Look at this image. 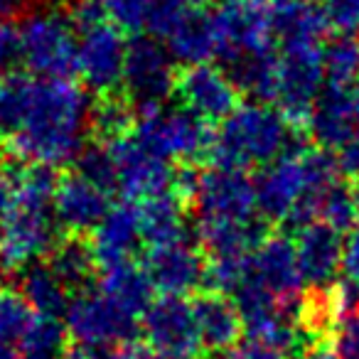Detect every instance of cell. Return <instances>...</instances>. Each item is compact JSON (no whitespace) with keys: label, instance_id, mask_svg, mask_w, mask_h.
Here are the masks:
<instances>
[{"label":"cell","instance_id":"obj_18","mask_svg":"<svg viewBox=\"0 0 359 359\" xmlns=\"http://www.w3.org/2000/svg\"><path fill=\"white\" fill-rule=\"evenodd\" d=\"M236 91H239V86L234 84L229 72L215 65L190 67L177 81L180 104L207 123H212V121L222 123L239 106Z\"/></svg>","mask_w":359,"mask_h":359},{"label":"cell","instance_id":"obj_10","mask_svg":"<svg viewBox=\"0 0 359 359\" xmlns=\"http://www.w3.org/2000/svg\"><path fill=\"white\" fill-rule=\"evenodd\" d=\"M212 18L217 30V60L226 62V69L276 47L269 3L264 0H224L212 11Z\"/></svg>","mask_w":359,"mask_h":359},{"label":"cell","instance_id":"obj_47","mask_svg":"<svg viewBox=\"0 0 359 359\" xmlns=\"http://www.w3.org/2000/svg\"><path fill=\"white\" fill-rule=\"evenodd\" d=\"M352 104H354V114H357V121H359V89L352 91Z\"/></svg>","mask_w":359,"mask_h":359},{"label":"cell","instance_id":"obj_20","mask_svg":"<svg viewBox=\"0 0 359 359\" xmlns=\"http://www.w3.org/2000/svg\"><path fill=\"white\" fill-rule=\"evenodd\" d=\"M121 30L165 40L175 22L185 15L197 0H91Z\"/></svg>","mask_w":359,"mask_h":359},{"label":"cell","instance_id":"obj_11","mask_svg":"<svg viewBox=\"0 0 359 359\" xmlns=\"http://www.w3.org/2000/svg\"><path fill=\"white\" fill-rule=\"evenodd\" d=\"M104 145L111 160L114 192H121L133 202L175 192L180 182L175 165L150 153L133 135H121V138L106 140Z\"/></svg>","mask_w":359,"mask_h":359},{"label":"cell","instance_id":"obj_35","mask_svg":"<svg viewBox=\"0 0 359 359\" xmlns=\"http://www.w3.org/2000/svg\"><path fill=\"white\" fill-rule=\"evenodd\" d=\"M327 27L337 35H354L359 30V0H318Z\"/></svg>","mask_w":359,"mask_h":359},{"label":"cell","instance_id":"obj_14","mask_svg":"<svg viewBox=\"0 0 359 359\" xmlns=\"http://www.w3.org/2000/svg\"><path fill=\"white\" fill-rule=\"evenodd\" d=\"M143 269L155 290L172 298H185L207 280L210 264L205 261L200 241L187 234L168 244L150 246Z\"/></svg>","mask_w":359,"mask_h":359},{"label":"cell","instance_id":"obj_22","mask_svg":"<svg viewBox=\"0 0 359 359\" xmlns=\"http://www.w3.org/2000/svg\"><path fill=\"white\" fill-rule=\"evenodd\" d=\"M170 55L175 57L177 65L200 67L212 65L217 60V30H215V18L212 11L195 6L175 22V27L165 37Z\"/></svg>","mask_w":359,"mask_h":359},{"label":"cell","instance_id":"obj_15","mask_svg":"<svg viewBox=\"0 0 359 359\" xmlns=\"http://www.w3.org/2000/svg\"><path fill=\"white\" fill-rule=\"evenodd\" d=\"M246 278L269 290L280 303L300 305L305 280L298 266L295 241L288 236H266L259 249L249 254Z\"/></svg>","mask_w":359,"mask_h":359},{"label":"cell","instance_id":"obj_49","mask_svg":"<svg viewBox=\"0 0 359 359\" xmlns=\"http://www.w3.org/2000/svg\"><path fill=\"white\" fill-rule=\"evenodd\" d=\"M264 3H276V0H264Z\"/></svg>","mask_w":359,"mask_h":359},{"label":"cell","instance_id":"obj_19","mask_svg":"<svg viewBox=\"0 0 359 359\" xmlns=\"http://www.w3.org/2000/svg\"><path fill=\"white\" fill-rule=\"evenodd\" d=\"M295 254L305 285L327 290L339 278L344 256V236L325 222H310L295 234Z\"/></svg>","mask_w":359,"mask_h":359},{"label":"cell","instance_id":"obj_39","mask_svg":"<svg viewBox=\"0 0 359 359\" xmlns=\"http://www.w3.org/2000/svg\"><path fill=\"white\" fill-rule=\"evenodd\" d=\"M18 60V30L8 22H0V84L11 76V67Z\"/></svg>","mask_w":359,"mask_h":359},{"label":"cell","instance_id":"obj_40","mask_svg":"<svg viewBox=\"0 0 359 359\" xmlns=\"http://www.w3.org/2000/svg\"><path fill=\"white\" fill-rule=\"evenodd\" d=\"M334 160H337L339 172H344L347 177L359 180V128L334 150Z\"/></svg>","mask_w":359,"mask_h":359},{"label":"cell","instance_id":"obj_3","mask_svg":"<svg viewBox=\"0 0 359 359\" xmlns=\"http://www.w3.org/2000/svg\"><path fill=\"white\" fill-rule=\"evenodd\" d=\"M8 180V205L0 219V269L27 271L60 246L55 215L57 180L50 170L22 165Z\"/></svg>","mask_w":359,"mask_h":359},{"label":"cell","instance_id":"obj_4","mask_svg":"<svg viewBox=\"0 0 359 359\" xmlns=\"http://www.w3.org/2000/svg\"><path fill=\"white\" fill-rule=\"evenodd\" d=\"M337 160L323 148H293L256 177V202L266 222L305 226L320 212L337 182Z\"/></svg>","mask_w":359,"mask_h":359},{"label":"cell","instance_id":"obj_29","mask_svg":"<svg viewBox=\"0 0 359 359\" xmlns=\"http://www.w3.org/2000/svg\"><path fill=\"white\" fill-rule=\"evenodd\" d=\"M325 84L330 89H359V40L354 35H337L325 47Z\"/></svg>","mask_w":359,"mask_h":359},{"label":"cell","instance_id":"obj_41","mask_svg":"<svg viewBox=\"0 0 359 359\" xmlns=\"http://www.w3.org/2000/svg\"><path fill=\"white\" fill-rule=\"evenodd\" d=\"M344 276L359 280V224L344 236V256H342Z\"/></svg>","mask_w":359,"mask_h":359},{"label":"cell","instance_id":"obj_21","mask_svg":"<svg viewBox=\"0 0 359 359\" xmlns=\"http://www.w3.org/2000/svg\"><path fill=\"white\" fill-rule=\"evenodd\" d=\"M271 32L278 50L325 47L327 20L318 0H276L269 3Z\"/></svg>","mask_w":359,"mask_h":359},{"label":"cell","instance_id":"obj_26","mask_svg":"<svg viewBox=\"0 0 359 359\" xmlns=\"http://www.w3.org/2000/svg\"><path fill=\"white\" fill-rule=\"evenodd\" d=\"M138 212L148 249L187 236L185 205H182V197L177 192H165V195H155L148 200H138Z\"/></svg>","mask_w":359,"mask_h":359},{"label":"cell","instance_id":"obj_9","mask_svg":"<svg viewBox=\"0 0 359 359\" xmlns=\"http://www.w3.org/2000/svg\"><path fill=\"white\" fill-rule=\"evenodd\" d=\"M65 327L79 347H121L133 344L140 332L138 315L126 310L101 288H84L72 295Z\"/></svg>","mask_w":359,"mask_h":359},{"label":"cell","instance_id":"obj_30","mask_svg":"<svg viewBox=\"0 0 359 359\" xmlns=\"http://www.w3.org/2000/svg\"><path fill=\"white\" fill-rule=\"evenodd\" d=\"M50 266L57 271L62 280L69 285V290L81 288L86 283V278L91 276V271L96 269L91 249L81 241H62L55 249V254L50 256Z\"/></svg>","mask_w":359,"mask_h":359},{"label":"cell","instance_id":"obj_34","mask_svg":"<svg viewBox=\"0 0 359 359\" xmlns=\"http://www.w3.org/2000/svg\"><path fill=\"white\" fill-rule=\"evenodd\" d=\"M133 123H135V116L130 114L128 104L121 99H106L94 109V128L106 140L128 135L126 130L133 128Z\"/></svg>","mask_w":359,"mask_h":359},{"label":"cell","instance_id":"obj_5","mask_svg":"<svg viewBox=\"0 0 359 359\" xmlns=\"http://www.w3.org/2000/svg\"><path fill=\"white\" fill-rule=\"evenodd\" d=\"M295 145L293 121L273 104L244 101L212 133V160L217 168L249 172L269 168Z\"/></svg>","mask_w":359,"mask_h":359},{"label":"cell","instance_id":"obj_25","mask_svg":"<svg viewBox=\"0 0 359 359\" xmlns=\"http://www.w3.org/2000/svg\"><path fill=\"white\" fill-rule=\"evenodd\" d=\"M20 295L35 310V315H45V318H60V315L65 318L72 300L69 285L57 276L50 261H40V264L22 271Z\"/></svg>","mask_w":359,"mask_h":359},{"label":"cell","instance_id":"obj_13","mask_svg":"<svg viewBox=\"0 0 359 359\" xmlns=\"http://www.w3.org/2000/svg\"><path fill=\"white\" fill-rule=\"evenodd\" d=\"M177 62L168 45L158 37L140 35L128 45L123 69V91L140 109L165 104L170 94L177 91Z\"/></svg>","mask_w":359,"mask_h":359},{"label":"cell","instance_id":"obj_1","mask_svg":"<svg viewBox=\"0 0 359 359\" xmlns=\"http://www.w3.org/2000/svg\"><path fill=\"white\" fill-rule=\"evenodd\" d=\"M91 96L72 79L11 74L0 84V140L20 165L62 168L86 153Z\"/></svg>","mask_w":359,"mask_h":359},{"label":"cell","instance_id":"obj_28","mask_svg":"<svg viewBox=\"0 0 359 359\" xmlns=\"http://www.w3.org/2000/svg\"><path fill=\"white\" fill-rule=\"evenodd\" d=\"M69 339V332L60 318L37 315L30 330L18 342V354H20V359H67V354H69L67 342Z\"/></svg>","mask_w":359,"mask_h":359},{"label":"cell","instance_id":"obj_31","mask_svg":"<svg viewBox=\"0 0 359 359\" xmlns=\"http://www.w3.org/2000/svg\"><path fill=\"white\" fill-rule=\"evenodd\" d=\"M35 318V310L27 305V300L20 293L0 295V339L3 342H20Z\"/></svg>","mask_w":359,"mask_h":359},{"label":"cell","instance_id":"obj_32","mask_svg":"<svg viewBox=\"0 0 359 359\" xmlns=\"http://www.w3.org/2000/svg\"><path fill=\"white\" fill-rule=\"evenodd\" d=\"M359 313V280L349 278V276H339L323 295V305L315 320H323L325 315L332 318L334 323L349 315Z\"/></svg>","mask_w":359,"mask_h":359},{"label":"cell","instance_id":"obj_37","mask_svg":"<svg viewBox=\"0 0 359 359\" xmlns=\"http://www.w3.org/2000/svg\"><path fill=\"white\" fill-rule=\"evenodd\" d=\"M67 359H155L150 352L135 347V344H121V347H76L69 349Z\"/></svg>","mask_w":359,"mask_h":359},{"label":"cell","instance_id":"obj_36","mask_svg":"<svg viewBox=\"0 0 359 359\" xmlns=\"http://www.w3.org/2000/svg\"><path fill=\"white\" fill-rule=\"evenodd\" d=\"M334 359H359V313L334 323L330 334Z\"/></svg>","mask_w":359,"mask_h":359},{"label":"cell","instance_id":"obj_33","mask_svg":"<svg viewBox=\"0 0 359 359\" xmlns=\"http://www.w3.org/2000/svg\"><path fill=\"white\" fill-rule=\"evenodd\" d=\"M318 222L330 224L332 229H337L339 234H349V231L357 226L359 215H357V207H354L352 192H349L347 185H334V190L330 192L327 200H325Z\"/></svg>","mask_w":359,"mask_h":359},{"label":"cell","instance_id":"obj_38","mask_svg":"<svg viewBox=\"0 0 359 359\" xmlns=\"http://www.w3.org/2000/svg\"><path fill=\"white\" fill-rule=\"evenodd\" d=\"M224 359H288V354L271 347L269 342H261V339L244 334L234 347L226 349Z\"/></svg>","mask_w":359,"mask_h":359},{"label":"cell","instance_id":"obj_46","mask_svg":"<svg viewBox=\"0 0 359 359\" xmlns=\"http://www.w3.org/2000/svg\"><path fill=\"white\" fill-rule=\"evenodd\" d=\"M349 192H352L354 207H357V215H359V180H352V185H349Z\"/></svg>","mask_w":359,"mask_h":359},{"label":"cell","instance_id":"obj_45","mask_svg":"<svg viewBox=\"0 0 359 359\" xmlns=\"http://www.w3.org/2000/svg\"><path fill=\"white\" fill-rule=\"evenodd\" d=\"M8 205V180L0 177V219H3V212H6Z\"/></svg>","mask_w":359,"mask_h":359},{"label":"cell","instance_id":"obj_23","mask_svg":"<svg viewBox=\"0 0 359 359\" xmlns=\"http://www.w3.org/2000/svg\"><path fill=\"white\" fill-rule=\"evenodd\" d=\"M357 128L359 121L357 114H354L352 91H339L325 86V91L315 101L313 114L308 118V130L315 143H318V148L334 153Z\"/></svg>","mask_w":359,"mask_h":359},{"label":"cell","instance_id":"obj_12","mask_svg":"<svg viewBox=\"0 0 359 359\" xmlns=\"http://www.w3.org/2000/svg\"><path fill=\"white\" fill-rule=\"evenodd\" d=\"M140 332L155 359H197L205 349L197 330L195 305L185 298L163 295L153 300L140 318Z\"/></svg>","mask_w":359,"mask_h":359},{"label":"cell","instance_id":"obj_16","mask_svg":"<svg viewBox=\"0 0 359 359\" xmlns=\"http://www.w3.org/2000/svg\"><path fill=\"white\" fill-rule=\"evenodd\" d=\"M145 244L143 224H140L138 202L128 200L123 205H114L101 224L91 231V256L96 269L109 271L114 266L130 264Z\"/></svg>","mask_w":359,"mask_h":359},{"label":"cell","instance_id":"obj_42","mask_svg":"<svg viewBox=\"0 0 359 359\" xmlns=\"http://www.w3.org/2000/svg\"><path fill=\"white\" fill-rule=\"evenodd\" d=\"M298 359H334V352H332V347L325 342H310L303 347Z\"/></svg>","mask_w":359,"mask_h":359},{"label":"cell","instance_id":"obj_24","mask_svg":"<svg viewBox=\"0 0 359 359\" xmlns=\"http://www.w3.org/2000/svg\"><path fill=\"white\" fill-rule=\"evenodd\" d=\"M195 320L200 330L202 347L212 352H226L239 342L241 334V315L236 310L234 300L219 293L200 295L195 300Z\"/></svg>","mask_w":359,"mask_h":359},{"label":"cell","instance_id":"obj_27","mask_svg":"<svg viewBox=\"0 0 359 359\" xmlns=\"http://www.w3.org/2000/svg\"><path fill=\"white\" fill-rule=\"evenodd\" d=\"M99 288L104 290L109 298H114L118 305L130 310L133 315L143 318L145 310L153 305V283H150L148 273H145L143 264H121L109 271H101Z\"/></svg>","mask_w":359,"mask_h":359},{"label":"cell","instance_id":"obj_44","mask_svg":"<svg viewBox=\"0 0 359 359\" xmlns=\"http://www.w3.org/2000/svg\"><path fill=\"white\" fill-rule=\"evenodd\" d=\"M0 359H20V354H18V349L13 344L0 339Z\"/></svg>","mask_w":359,"mask_h":359},{"label":"cell","instance_id":"obj_43","mask_svg":"<svg viewBox=\"0 0 359 359\" xmlns=\"http://www.w3.org/2000/svg\"><path fill=\"white\" fill-rule=\"evenodd\" d=\"M27 8V0H0V22L13 20Z\"/></svg>","mask_w":359,"mask_h":359},{"label":"cell","instance_id":"obj_8","mask_svg":"<svg viewBox=\"0 0 359 359\" xmlns=\"http://www.w3.org/2000/svg\"><path fill=\"white\" fill-rule=\"evenodd\" d=\"M18 60L27 74L69 79L76 72L74 18L60 11L27 15L18 27Z\"/></svg>","mask_w":359,"mask_h":359},{"label":"cell","instance_id":"obj_48","mask_svg":"<svg viewBox=\"0 0 359 359\" xmlns=\"http://www.w3.org/2000/svg\"><path fill=\"white\" fill-rule=\"evenodd\" d=\"M0 295H3V280H0Z\"/></svg>","mask_w":359,"mask_h":359},{"label":"cell","instance_id":"obj_17","mask_svg":"<svg viewBox=\"0 0 359 359\" xmlns=\"http://www.w3.org/2000/svg\"><path fill=\"white\" fill-rule=\"evenodd\" d=\"M111 192L99 182L81 175L79 170L57 180L55 215L57 222L69 234H86L101 224L111 210Z\"/></svg>","mask_w":359,"mask_h":359},{"label":"cell","instance_id":"obj_7","mask_svg":"<svg viewBox=\"0 0 359 359\" xmlns=\"http://www.w3.org/2000/svg\"><path fill=\"white\" fill-rule=\"evenodd\" d=\"M210 123L185 106H148L133 123V138L168 163H192L212 150Z\"/></svg>","mask_w":359,"mask_h":359},{"label":"cell","instance_id":"obj_6","mask_svg":"<svg viewBox=\"0 0 359 359\" xmlns=\"http://www.w3.org/2000/svg\"><path fill=\"white\" fill-rule=\"evenodd\" d=\"M76 25V72L81 84L94 94H111L123 84L128 45L116 22L104 15L96 3H84L74 13Z\"/></svg>","mask_w":359,"mask_h":359},{"label":"cell","instance_id":"obj_2","mask_svg":"<svg viewBox=\"0 0 359 359\" xmlns=\"http://www.w3.org/2000/svg\"><path fill=\"white\" fill-rule=\"evenodd\" d=\"M187 190L197 217V241L212 259L246 256L266 239L256 185L246 172L226 168L187 175Z\"/></svg>","mask_w":359,"mask_h":359}]
</instances>
